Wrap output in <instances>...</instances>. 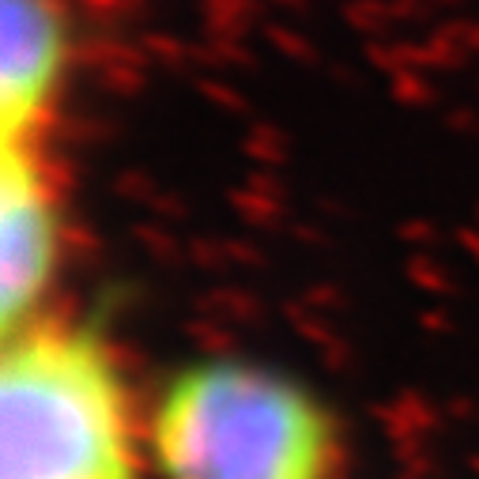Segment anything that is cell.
<instances>
[{"instance_id":"obj_1","label":"cell","mask_w":479,"mask_h":479,"mask_svg":"<svg viewBox=\"0 0 479 479\" xmlns=\"http://www.w3.org/2000/svg\"><path fill=\"white\" fill-rule=\"evenodd\" d=\"M163 479H340L325 404L257 362L204 359L178 370L151 415Z\"/></svg>"},{"instance_id":"obj_4","label":"cell","mask_w":479,"mask_h":479,"mask_svg":"<svg viewBox=\"0 0 479 479\" xmlns=\"http://www.w3.org/2000/svg\"><path fill=\"white\" fill-rule=\"evenodd\" d=\"M76 53L72 0H0V143H45Z\"/></svg>"},{"instance_id":"obj_2","label":"cell","mask_w":479,"mask_h":479,"mask_svg":"<svg viewBox=\"0 0 479 479\" xmlns=\"http://www.w3.org/2000/svg\"><path fill=\"white\" fill-rule=\"evenodd\" d=\"M0 479H140L129 393L91 329L38 317L4 337Z\"/></svg>"},{"instance_id":"obj_3","label":"cell","mask_w":479,"mask_h":479,"mask_svg":"<svg viewBox=\"0 0 479 479\" xmlns=\"http://www.w3.org/2000/svg\"><path fill=\"white\" fill-rule=\"evenodd\" d=\"M65 223L57 174L45 143H4L0 163V332L27 329L42 317L50 295Z\"/></svg>"}]
</instances>
